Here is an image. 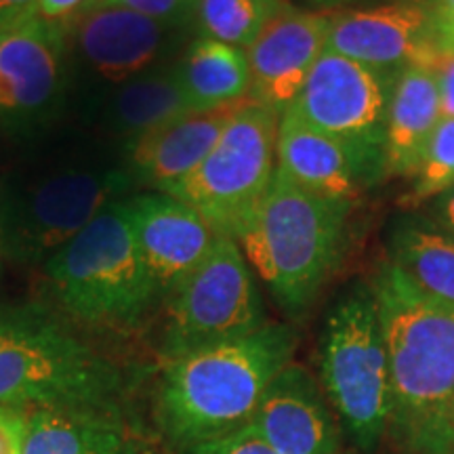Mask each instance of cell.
<instances>
[{"instance_id":"obj_27","label":"cell","mask_w":454,"mask_h":454,"mask_svg":"<svg viewBox=\"0 0 454 454\" xmlns=\"http://www.w3.org/2000/svg\"><path fill=\"white\" fill-rule=\"evenodd\" d=\"M185 454H280L274 448L265 444L254 435L251 427H242L225 438L207 442V444L194 446Z\"/></svg>"},{"instance_id":"obj_31","label":"cell","mask_w":454,"mask_h":454,"mask_svg":"<svg viewBox=\"0 0 454 454\" xmlns=\"http://www.w3.org/2000/svg\"><path fill=\"white\" fill-rule=\"evenodd\" d=\"M36 15V0H0V30Z\"/></svg>"},{"instance_id":"obj_1","label":"cell","mask_w":454,"mask_h":454,"mask_svg":"<svg viewBox=\"0 0 454 454\" xmlns=\"http://www.w3.org/2000/svg\"><path fill=\"white\" fill-rule=\"evenodd\" d=\"M371 288L387 348L391 438L412 454H454V308L391 261Z\"/></svg>"},{"instance_id":"obj_19","label":"cell","mask_w":454,"mask_h":454,"mask_svg":"<svg viewBox=\"0 0 454 454\" xmlns=\"http://www.w3.org/2000/svg\"><path fill=\"white\" fill-rule=\"evenodd\" d=\"M61 26L32 15L0 30V112H32L59 82Z\"/></svg>"},{"instance_id":"obj_10","label":"cell","mask_w":454,"mask_h":454,"mask_svg":"<svg viewBox=\"0 0 454 454\" xmlns=\"http://www.w3.org/2000/svg\"><path fill=\"white\" fill-rule=\"evenodd\" d=\"M124 185L107 168H64L26 187L3 211L0 236L21 257H53L112 204Z\"/></svg>"},{"instance_id":"obj_6","label":"cell","mask_w":454,"mask_h":454,"mask_svg":"<svg viewBox=\"0 0 454 454\" xmlns=\"http://www.w3.org/2000/svg\"><path fill=\"white\" fill-rule=\"evenodd\" d=\"M322 383L362 450L379 446L389 421V362L372 288H356L328 316Z\"/></svg>"},{"instance_id":"obj_7","label":"cell","mask_w":454,"mask_h":454,"mask_svg":"<svg viewBox=\"0 0 454 454\" xmlns=\"http://www.w3.org/2000/svg\"><path fill=\"white\" fill-rule=\"evenodd\" d=\"M280 114L253 98L187 177L162 190L200 213L219 234L236 238L274 179Z\"/></svg>"},{"instance_id":"obj_18","label":"cell","mask_w":454,"mask_h":454,"mask_svg":"<svg viewBox=\"0 0 454 454\" xmlns=\"http://www.w3.org/2000/svg\"><path fill=\"white\" fill-rule=\"evenodd\" d=\"M247 99L217 107L187 110L133 141V167L158 192L167 190L194 170L213 150L231 118Z\"/></svg>"},{"instance_id":"obj_8","label":"cell","mask_w":454,"mask_h":454,"mask_svg":"<svg viewBox=\"0 0 454 454\" xmlns=\"http://www.w3.org/2000/svg\"><path fill=\"white\" fill-rule=\"evenodd\" d=\"M167 299L162 354L168 362L265 325L251 265L234 238L225 234Z\"/></svg>"},{"instance_id":"obj_14","label":"cell","mask_w":454,"mask_h":454,"mask_svg":"<svg viewBox=\"0 0 454 454\" xmlns=\"http://www.w3.org/2000/svg\"><path fill=\"white\" fill-rule=\"evenodd\" d=\"M124 207L160 297H168L207 259L221 236L200 213L162 192L137 196Z\"/></svg>"},{"instance_id":"obj_29","label":"cell","mask_w":454,"mask_h":454,"mask_svg":"<svg viewBox=\"0 0 454 454\" xmlns=\"http://www.w3.org/2000/svg\"><path fill=\"white\" fill-rule=\"evenodd\" d=\"M440 89L442 118L454 121V55H440L434 64Z\"/></svg>"},{"instance_id":"obj_25","label":"cell","mask_w":454,"mask_h":454,"mask_svg":"<svg viewBox=\"0 0 454 454\" xmlns=\"http://www.w3.org/2000/svg\"><path fill=\"white\" fill-rule=\"evenodd\" d=\"M454 187V121L442 118L427 152L412 177L411 192L402 198L404 207H421L427 200L444 196Z\"/></svg>"},{"instance_id":"obj_17","label":"cell","mask_w":454,"mask_h":454,"mask_svg":"<svg viewBox=\"0 0 454 454\" xmlns=\"http://www.w3.org/2000/svg\"><path fill=\"white\" fill-rule=\"evenodd\" d=\"M167 26L116 4H95L74 17V36L90 67L110 82L144 74L162 47Z\"/></svg>"},{"instance_id":"obj_35","label":"cell","mask_w":454,"mask_h":454,"mask_svg":"<svg viewBox=\"0 0 454 454\" xmlns=\"http://www.w3.org/2000/svg\"><path fill=\"white\" fill-rule=\"evenodd\" d=\"M305 3L314 4L317 9H333V7H339V4L348 3V0H305Z\"/></svg>"},{"instance_id":"obj_28","label":"cell","mask_w":454,"mask_h":454,"mask_svg":"<svg viewBox=\"0 0 454 454\" xmlns=\"http://www.w3.org/2000/svg\"><path fill=\"white\" fill-rule=\"evenodd\" d=\"M30 411L0 406V454H24Z\"/></svg>"},{"instance_id":"obj_13","label":"cell","mask_w":454,"mask_h":454,"mask_svg":"<svg viewBox=\"0 0 454 454\" xmlns=\"http://www.w3.org/2000/svg\"><path fill=\"white\" fill-rule=\"evenodd\" d=\"M276 168L311 194L349 204L366 187L385 179L381 156L309 127L291 110L278 122Z\"/></svg>"},{"instance_id":"obj_9","label":"cell","mask_w":454,"mask_h":454,"mask_svg":"<svg viewBox=\"0 0 454 454\" xmlns=\"http://www.w3.org/2000/svg\"><path fill=\"white\" fill-rule=\"evenodd\" d=\"M397 76L400 72L364 66L326 49L288 110L309 127L383 158Z\"/></svg>"},{"instance_id":"obj_23","label":"cell","mask_w":454,"mask_h":454,"mask_svg":"<svg viewBox=\"0 0 454 454\" xmlns=\"http://www.w3.org/2000/svg\"><path fill=\"white\" fill-rule=\"evenodd\" d=\"M187 110H194V107L185 98L177 70L145 74V76L124 82L114 104L118 129L133 135V141Z\"/></svg>"},{"instance_id":"obj_16","label":"cell","mask_w":454,"mask_h":454,"mask_svg":"<svg viewBox=\"0 0 454 454\" xmlns=\"http://www.w3.org/2000/svg\"><path fill=\"white\" fill-rule=\"evenodd\" d=\"M24 454H164L121 408H34Z\"/></svg>"},{"instance_id":"obj_21","label":"cell","mask_w":454,"mask_h":454,"mask_svg":"<svg viewBox=\"0 0 454 454\" xmlns=\"http://www.w3.org/2000/svg\"><path fill=\"white\" fill-rule=\"evenodd\" d=\"M391 263L419 291L454 308V236L434 219H412L397 227Z\"/></svg>"},{"instance_id":"obj_24","label":"cell","mask_w":454,"mask_h":454,"mask_svg":"<svg viewBox=\"0 0 454 454\" xmlns=\"http://www.w3.org/2000/svg\"><path fill=\"white\" fill-rule=\"evenodd\" d=\"M284 7V0H196L194 13L204 36L247 49Z\"/></svg>"},{"instance_id":"obj_11","label":"cell","mask_w":454,"mask_h":454,"mask_svg":"<svg viewBox=\"0 0 454 454\" xmlns=\"http://www.w3.org/2000/svg\"><path fill=\"white\" fill-rule=\"evenodd\" d=\"M331 13L284 7L244 49L251 98L282 116L297 99L316 61L326 51Z\"/></svg>"},{"instance_id":"obj_22","label":"cell","mask_w":454,"mask_h":454,"mask_svg":"<svg viewBox=\"0 0 454 454\" xmlns=\"http://www.w3.org/2000/svg\"><path fill=\"white\" fill-rule=\"evenodd\" d=\"M177 78L194 110L251 98V70L244 49L207 36L187 49Z\"/></svg>"},{"instance_id":"obj_15","label":"cell","mask_w":454,"mask_h":454,"mask_svg":"<svg viewBox=\"0 0 454 454\" xmlns=\"http://www.w3.org/2000/svg\"><path fill=\"white\" fill-rule=\"evenodd\" d=\"M247 427L280 454H345L325 394L294 364L278 372Z\"/></svg>"},{"instance_id":"obj_30","label":"cell","mask_w":454,"mask_h":454,"mask_svg":"<svg viewBox=\"0 0 454 454\" xmlns=\"http://www.w3.org/2000/svg\"><path fill=\"white\" fill-rule=\"evenodd\" d=\"M101 0H36V15L47 21L64 24L67 17H76L84 9L95 7Z\"/></svg>"},{"instance_id":"obj_4","label":"cell","mask_w":454,"mask_h":454,"mask_svg":"<svg viewBox=\"0 0 454 454\" xmlns=\"http://www.w3.org/2000/svg\"><path fill=\"white\" fill-rule=\"evenodd\" d=\"M124 377L61 326L36 314H0V406L121 408Z\"/></svg>"},{"instance_id":"obj_26","label":"cell","mask_w":454,"mask_h":454,"mask_svg":"<svg viewBox=\"0 0 454 454\" xmlns=\"http://www.w3.org/2000/svg\"><path fill=\"white\" fill-rule=\"evenodd\" d=\"M104 4H116L135 13L150 17L162 26H181L194 15L192 0H101Z\"/></svg>"},{"instance_id":"obj_12","label":"cell","mask_w":454,"mask_h":454,"mask_svg":"<svg viewBox=\"0 0 454 454\" xmlns=\"http://www.w3.org/2000/svg\"><path fill=\"white\" fill-rule=\"evenodd\" d=\"M328 51L371 67L402 72L412 64L434 66L442 55L434 38V15L421 3L331 13Z\"/></svg>"},{"instance_id":"obj_33","label":"cell","mask_w":454,"mask_h":454,"mask_svg":"<svg viewBox=\"0 0 454 454\" xmlns=\"http://www.w3.org/2000/svg\"><path fill=\"white\" fill-rule=\"evenodd\" d=\"M438 223L454 236V187L438 198Z\"/></svg>"},{"instance_id":"obj_34","label":"cell","mask_w":454,"mask_h":454,"mask_svg":"<svg viewBox=\"0 0 454 454\" xmlns=\"http://www.w3.org/2000/svg\"><path fill=\"white\" fill-rule=\"evenodd\" d=\"M423 7L429 9L434 17L454 15V0H423Z\"/></svg>"},{"instance_id":"obj_20","label":"cell","mask_w":454,"mask_h":454,"mask_svg":"<svg viewBox=\"0 0 454 454\" xmlns=\"http://www.w3.org/2000/svg\"><path fill=\"white\" fill-rule=\"evenodd\" d=\"M440 121V89L434 66L412 64L404 67L395 81L385 129V179H412L419 173Z\"/></svg>"},{"instance_id":"obj_36","label":"cell","mask_w":454,"mask_h":454,"mask_svg":"<svg viewBox=\"0 0 454 454\" xmlns=\"http://www.w3.org/2000/svg\"><path fill=\"white\" fill-rule=\"evenodd\" d=\"M192 3H194V4H196V0H192Z\"/></svg>"},{"instance_id":"obj_3","label":"cell","mask_w":454,"mask_h":454,"mask_svg":"<svg viewBox=\"0 0 454 454\" xmlns=\"http://www.w3.org/2000/svg\"><path fill=\"white\" fill-rule=\"evenodd\" d=\"M351 204L316 196L276 168L234 240L284 309H305L343 253Z\"/></svg>"},{"instance_id":"obj_2","label":"cell","mask_w":454,"mask_h":454,"mask_svg":"<svg viewBox=\"0 0 454 454\" xmlns=\"http://www.w3.org/2000/svg\"><path fill=\"white\" fill-rule=\"evenodd\" d=\"M293 351L291 328L265 322L251 334L170 360L158 394V419L170 444L190 450L247 427Z\"/></svg>"},{"instance_id":"obj_32","label":"cell","mask_w":454,"mask_h":454,"mask_svg":"<svg viewBox=\"0 0 454 454\" xmlns=\"http://www.w3.org/2000/svg\"><path fill=\"white\" fill-rule=\"evenodd\" d=\"M434 38L442 55H454V15L434 17Z\"/></svg>"},{"instance_id":"obj_5","label":"cell","mask_w":454,"mask_h":454,"mask_svg":"<svg viewBox=\"0 0 454 454\" xmlns=\"http://www.w3.org/2000/svg\"><path fill=\"white\" fill-rule=\"evenodd\" d=\"M59 303L93 326L133 328L160 299L130 231L124 202H112L47 259Z\"/></svg>"}]
</instances>
